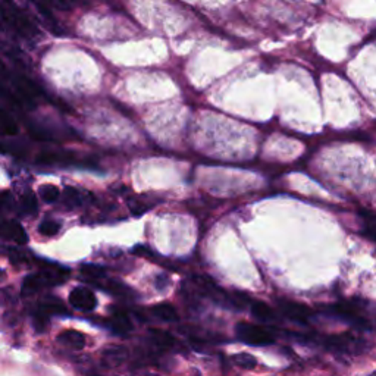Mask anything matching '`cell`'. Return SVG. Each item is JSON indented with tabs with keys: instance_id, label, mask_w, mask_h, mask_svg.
Here are the masks:
<instances>
[{
	"instance_id": "obj_4",
	"label": "cell",
	"mask_w": 376,
	"mask_h": 376,
	"mask_svg": "<svg viewBox=\"0 0 376 376\" xmlns=\"http://www.w3.org/2000/svg\"><path fill=\"white\" fill-rule=\"evenodd\" d=\"M67 276L61 275L59 270H42L38 273H31L23 283V295H33L43 288L61 284L65 281Z\"/></svg>"
},
{
	"instance_id": "obj_12",
	"label": "cell",
	"mask_w": 376,
	"mask_h": 376,
	"mask_svg": "<svg viewBox=\"0 0 376 376\" xmlns=\"http://www.w3.org/2000/svg\"><path fill=\"white\" fill-rule=\"evenodd\" d=\"M108 325L118 334H128L130 331H132L130 316L123 310H113Z\"/></svg>"
},
{
	"instance_id": "obj_10",
	"label": "cell",
	"mask_w": 376,
	"mask_h": 376,
	"mask_svg": "<svg viewBox=\"0 0 376 376\" xmlns=\"http://www.w3.org/2000/svg\"><path fill=\"white\" fill-rule=\"evenodd\" d=\"M75 161V154L71 152H42L37 157L38 164L45 165H59V164H72Z\"/></svg>"
},
{
	"instance_id": "obj_24",
	"label": "cell",
	"mask_w": 376,
	"mask_h": 376,
	"mask_svg": "<svg viewBox=\"0 0 376 376\" xmlns=\"http://www.w3.org/2000/svg\"><path fill=\"white\" fill-rule=\"evenodd\" d=\"M81 272L86 273L87 276H91V278H103L105 270L101 266H94V265H84L81 268Z\"/></svg>"
},
{
	"instance_id": "obj_2",
	"label": "cell",
	"mask_w": 376,
	"mask_h": 376,
	"mask_svg": "<svg viewBox=\"0 0 376 376\" xmlns=\"http://www.w3.org/2000/svg\"><path fill=\"white\" fill-rule=\"evenodd\" d=\"M237 338L250 346H270L275 343V334L263 326L247 322H240L235 326Z\"/></svg>"
},
{
	"instance_id": "obj_23",
	"label": "cell",
	"mask_w": 376,
	"mask_h": 376,
	"mask_svg": "<svg viewBox=\"0 0 376 376\" xmlns=\"http://www.w3.org/2000/svg\"><path fill=\"white\" fill-rule=\"evenodd\" d=\"M59 229H61V224H59L57 221H53V220H46L40 224V227H38V231H40V234H43L46 237H52V235L57 234Z\"/></svg>"
},
{
	"instance_id": "obj_19",
	"label": "cell",
	"mask_w": 376,
	"mask_h": 376,
	"mask_svg": "<svg viewBox=\"0 0 376 376\" xmlns=\"http://www.w3.org/2000/svg\"><path fill=\"white\" fill-rule=\"evenodd\" d=\"M21 213L25 216H34L38 210L37 206V197L34 193H27L21 199Z\"/></svg>"
},
{
	"instance_id": "obj_7",
	"label": "cell",
	"mask_w": 376,
	"mask_h": 376,
	"mask_svg": "<svg viewBox=\"0 0 376 376\" xmlns=\"http://www.w3.org/2000/svg\"><path fill=\"white\" fill-rule=\"evenodd\" d=\"M280 307L284 316H287L288 319L294 321V322H299V324H307L309 319L313 316V312L300 303H295V302H288V300H283L280 302Z\"/></svg>"
},
{
	"instance_id": "obj_25",
	"label": "cell",
	"mask_w": 376,
	"mask_h": 376,
	"mask_svg": "<svg viewBox=\"0 0 376 376\" xmlns=\"http://www.w3.org/2000/svg\"><path fill=\"white\" fill-rule=\"evenodd\" d=\"M130 209H131V212L134 215H142V213H144L149 209V206H146L140 200H131L130 202Z\"/></svg>"
},
{
	"instance_id": "obj_11",
	"label": "cell",
	"mask_w": 376,
	"mask_h": 376,
	"mask_svg": "<svg viewBox=\"0 0 376 376\" xmlns=\"http://www.w3.org/2000/svg\"><path fill=\"white\" fill-rule=\"evenodd\" d=\"M128 358V351L121 346H110L102 354V362L108 368H116L123 365Z\"/></svg>"
},
{
	"instance_id": "obj_5",
	"label": "cell",
	"mask_w": 376,
	"mask_h": 376,
	"mask_svg": "<svg viewBox=\"0 0 376 376\" xmlns=\"http://www.w3.org/2000/svg\"><path fill=\"white\" fill-rule=\"evenodd\" d=\"M325 344L332 351L343 354H358L366 348V343L362 338H358V336L350 334L328 336L325 340Z\"/></svg>"
},
{
	"instance_id": "obj_17",
	"label": "cell",
	"mask_w": 376,
	"mask_h": 376,
	"mask_svg": "<svg viewBox=\"0 0 376 376\" xmlns=\"http://www.w3.org/2000/svg\"><path fill=\"white\" fill-rule=\"evenodd\" d=\"M28 132L37 142H53L55 140V137L50 132V130L37 123H33L28 125Z\"/></svg>"
},
{
	"instance_id": "obj_18",
	"label": "cell",
	"mask_w": 376,
	"mask_h": 376,
	"mask_svg": "<svg viewBox=\"0 0 376 376\" xmlns=\"http://www.w3.org/2000/svg\"><path fill=\"white\" fill-rule=\"evenodd\" d=\"M0 127H2V131L6 135H16L18 132L16 121L13 120V116L5 109L0 110Z\"/></svg>"
},
{
	"instance_id": "obj_21",
	"label": "cell",
	"mask_w": 376,
	"mask_h": 376,
	"mask_svg": "<svg viewBox=\"0 0 376 376\" xmlns=\"http://www.w3.org/2000/svg\"><path fill=\"white\" fill-rule=\"evenodd\" d=\"M38 194H40V197L46 203H55L59 199V195H61V193H59V188L52 186V184L42 186L40 190H38Z\"/></svg>"
},
{
	"instance_id": "obj_16",
	"label": "cell",
	"mask_w": 376,
	"mask_h": 376,
	"mask_svg": "<svg viewBox=\"0 0 376 376\" xmlns=\"http://www.w3.org/2000/svg\"><path fill=\"white\" fill-rule=\"evenodd\" d=\"M38 312L45 313L47 316L50 314H57V313H65V306L64 303L56 299V297H47V299H43L38 304Z\"/></svg>"
},
{
	"instance_id": "obj_6",
	"label": "cell",
	"mask_w": 376,
	"mask_h": 376,
	"mask_svg": "<svg viewBox=\"0 0 376 376\" xmlns=\"http://www.w3.org/2000/svg\"><path fill=\"white\" fill-rule=\"evenodd\" d=\"M69 303L80 312H93L97 307L94 292L87 287H76L69 292Z\"/></svg>"
},
{
	"instance_id": "obj_9",
	"label": "cell",
	"mask_w": 376,
	"mask_h": 376,
	"mask_svg": "<svg viewBox=\"0 0 376 376\" xmlns=\"http://www.w3.org/2000/svg\"><path fill=\"white\" fill-rule=\"evenodd\" d=\"M56 340L61 346L72 348V350H83L86 347V336H84V334L74 331V329H68V331L61 332V334L57 335Z\"/></svg>"
},
{
	"instance_id": "obj_15",
	"label": "cell",
	"mask_w": 376,
	"mask_h": 376,
	"mask_svg": "<svg viewBox=\"0 0 376 376\" xmlns=\"http://www.w3.org/2000/svg\"><path fill=\"white\" fill-rule=\"evenodd\" d=\"M251 313L254 318L259 319L261 322L270 324L276 319V313L263 302H256L251 304Z\"/></svg>"
},
{
	"instance_id": "obj_3",
	"label": "cell",
	"mask_w": 376,
	"mask_h": 376,
	"mask_svg": "<svg viewBox=\"0 0 376 376\" xmlns=\"http://www.w3.org/2000/svg\"><path fill=\"white\" fill-rule=\"evenodd\" d=\"M12 80V87L15 89V93L18 97L21 98V102L24 103L25 108L34 109L37 105V101L40 97H46L45 91L38 87L31 78H28L24 74H16L11 76Z\"/></svg>"
},
{
	"instance_id": "obj_8",
	"label": "cell",
	"mask_w": 376,
	"mask_h": 376,
	"mask_svg": "<svg viewBox=\"0 0 376 376\" xmlns=\"http://www.w3.org/2000/svg\"><path fill=\"white\" fill-rule=\"evenodd\" d=\"M2 235L4 239L15 241L18 244H27L28 235L25 229L21 227V224L16 221H6L2 225Z\"/></svg>"
},
{
	"instance_id": "obj_14",
	"label": "cell",
	"mask_w": 376,
	"mask_h": 376,
	"mask_svg": "<svg viewBox=\"0 0 376 376\" xmlns=\"http://www.w3.org/2000/svg\"><path fill=\"white\" fill-rule=\"evenodd\" d=\"M152 313L156 316V318H159L161 321L165 322H178V319H180L176 309L169 303H161L153 306Z\"/></svg>"
},
{
	"instance_id": "obj_13",
	"label": "cell",
	"mask_w": 376,
	"mask_h": 376,
	"mask_svg": "<svg viewBox=\"0 0 376 376\" xmlns=\"http://www.w3.org/2000/svg\"><path fill=\"white\" fill-rule=\"evenodd\" d=\"M150 340L159 350H171L175 346V338L162 329H150Z\"/></svg>"
},
{
	"instance_id": "obj_20",
	"label": "cell",
	"mask_w": 376,
	"mask_h": 376,
	"mask_svg": "<svg viewBox=\"0 0 376 376\" xmlns=\"http://www.w3.org/2000/svg\"><path fill=\"white\" fill-rule=\"evenodd\" d=\"M232 362L239 368H243L247 370L254 369L257 366V360L253 358L251 354H247V353H240V354L232 355Z\"/></svg>"
},
{
	"instance_id": "obj_22",
	"label": "cell",
	"mask_w": 376,
	"mask_h": 376,
	"mask_svg": "<svg viewBox=\"0 0 376 376\" xmlns=\"http://www.w3.org/2000/svg\"><path fill=\"white\" fill-rule=\"evenodd\" d=\"M64 199H65V203H67L68 206L76 207L78 205H81V202H83V195H81V193L78 191V190L68 187V188L65 190V193H64Z\"/></svg>"
},
{
	"instance_id": "obj_1",
	"label": "cell",
	"mask_w": 376,
	"mask_h": 376,
	"mask_svg": "<svg viewBox=\"0 0 376 376\" xmlns=\"http://www.w3.org/2000/svg\"><path fill=\"white\" fill-rule=\"evenodd\" d=\"M2 19L15 34L27 42H34L42 35L33 18L13 0H2Z\"/></svg>"
}]
</instances>
